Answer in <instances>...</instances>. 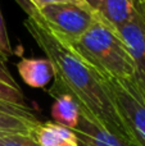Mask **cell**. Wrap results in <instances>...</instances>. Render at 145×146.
Listing matches in <instances>:
<instances>
[{
  "mask_svg": "<svg viewBox=\"0 0 145 146\" xmlns=\"http://www.w3.org/2000/svg\"><path fill=\"white\" fill-rule=\"evenodd\" d=\"M39 123V119L26 118L0 109V137L13 133H32L33 128Z\"/></svg>",
  "mask_w": 145,
  "mask_h": 146,
  "instance_id": "obj_12",
  "label": "cell"
},
{
  "mask_svg": "<svg viewBox=\"0 0 145 146\" xmlns=\"http://www.w3.org/2000/svg\"><path fill=\"white\" fill-rule=\"evenodd\" d=\"M0 109H3V110H7V111H12V113H15V114H19V115L26 117V118L37 119L35 117V114L31 111V109H21V108H17V106L10 105V104L3 103V101H0Z\"/></svg>",
  "mask_w": 145,
  "mask_h": 146,
  "instance_id": "obj_16",
  "label": "cell"
},
{
  "mask_svg": "<svg viewBox=\"0 0 145 146\" xmlns=\"http://www.w3.org/2000/svg\"><path fill=\"white\" fill-rule=\"evenodd\" d=\"M118 32L127 44L135 62L136 73L134 77L145 88V3L136 1V15Z\"/></svg>",
  "mask_w": 145,
  "mask_h": 146,
  "instance_id": "obj_5",
  "label": "cell"
},
{
  "mask_svg": "<svg viewBox=\"0 0 145 146\" xmlns=\"http://www.w3.org/2000/svg\"><path fill=\"white\" fill-rule=\"evenodd\" d=\"M99 14L110 26L120 31L136 15V0H102Z\"/></svg>",
  "mask_w": 145,
  "mask_h": 146,
  "instance_id": "obj_9",
  "label": "cell"
},
{
  "mask_svg": "<svg viewBox=\"0 0 145 146\" xmlns=\"http://www.w3.org/2000/svg\"><path fill=\"white\" fill-rule=\"evenodd\" d=\"M7 60H8V56H5L4 54H3L1 51H0V62H4V63H5Z\"/></svg>",
  "mask_w": 145,
  "mask_h": 146,
  "instance_id": "obj_18",
  "label": "cell"
},
{
  "mask_svg": "<svg viewBox=\"0 0 145 146\" xmlns=\"http://www.w3.org/2000/svg\"><path fill=\"white\" fill-rule=\"evenodd\" d=\"M72 131L77 137L78 146H131L84 114H80L78 123Z\"/></svg>",
  "mask_w": 145,
  "mask_h": 146,
  "instance_id": "obj_6",
  "label": "cell"
},
{
  "mask_svg": "<svg viewBox=\"0 0 145 146\" xmlns=\"http://www.w3.org/2000/svg\"><path fill=\"white\" fill-rule=\"evenodd\" d=\"M71 41V40H69ZM72 45L92 66L117 78H132L135 62L121 33L100 17Z\"/></svg>",
  "mask_w": 145,
  "mask_h": 146,
  "instance_id": "obj_2",
  "label": "cell"
},
{
  "mask_svg": "<svg viewBox=\"0 0 145 146\" xmlns=\"http://www.w3.org/2000/svg\"><path fill=\"white\" fill-rule=\"evenodd\" d=\"M26 3L33 7L35 9H41L43 7L49 4H57V3H78V4H86V0H25ZM89 4V3H87Z\"/></svg>",
  "mask_w": 145,
  "mask_h": 146,
  "instance_id": "obj_15",
  "label": "cell"
},
{
  "mask_svg": "<svg viewBox=\"0 0 145 146\" xmlns=\"http://www.w3.org/2000/svg\"><path fill=\"white\" fill-rule=\"evenodd\" d=\"M32 136L40 146H78L77 137L72 129L54 122H40L33 128Z\"/></svg>",
  "mask_w": 145,
  "mask_h": 146,
  "instance_id": "obj_8",
  "label": "cell"
},
{
  "mask_svg": "<svg viewBox=\"0 0 145 146\" xmlns=\"http://www.w3.org/2000/svg\"><path fill=\"white\" fill-rule=\"evenodd\" d=\"M27 15L40 18L46 26L53 28L68 40L74 41L81 37L102 15L89 4L78 3H57L35 9L25 0H15Z\"/></svg>",
  "mask_w": 145,
  "mask_h": 146,
  "instance_id": "obj_3",
  "label": "cell"
},
{
  "mask_svg": "<svg viewBox=\"0 0 145 146\" xmlns=\"http://www.w3.org/2000/svg\"><path fill=\"white\" fill-rule=\"evenodd\" d=\"M17 71L23 82L33 88H44L54 77L53 67L46 58H23L17 63Z\"/></svg>",
  "mask_w": 145,
  "mask_h": 146,
  "instance_id": "obj_7",
  "label": "cell"
},
{
  "mask_svg": "<svg viewBox=\"0 0 145 146\" xmlns=\"http://www.w3.org/2000/svg\"><path fill=\"white\" fill-rule=\"evenodd\" d=\"M138 3H145V0H136Z\"/></svg>",
  "mask_w": 145,
  "mask_h": 146,
  "instance_id": "obj_19",
  "label": "cell"
},
{
  "mask_svg": "<svg viewBox=\"0 0 145 146\" xmlns=\"http://www.w3.org/2000/svg\"><path fill=\"white\" fill-rule=\"evenodd\" d=\"M86 1L89 3L90 7H92L95 10H98L99 9V5H100V1H102V0H86Z\"/></svg>",
  "mask_w": 145,
  "mask_h": 146,
  "instance_id": "obj_17",
  "label": "cell"
},
{
  "mask_svg": "<svg viewBox=\"0 0 145 146\" xmlns=\"http://www.w3.org/2000/svg\"><path fill=\"white\" fill-rule=\"evenodd\" d=\"M23 25L53 67L55 80L50 95L55 98L69 95L78 105L80 114L89 117L131 146H136L98 69L76 50L68 38L46 26L40 18L27 15Z\"/></svg>",
  "mask_w": 145,
  "mask_h": 146,
  "instance_id": "obj_1",
  "label": "cell"
},
{
  "mask_svg": "<svg viewBox=\"0 0 145 146\" xmlns=\"http://www.w3.org/2000/svg\"><path fill=\"white\" fill-rule=\"evenodd\" d=\"M51 117L54 123L73 129L80 119L78 105L69 95H61L55 98V101L51 106Z\"/></svg>",
  "mask_w": 145,
  "mask_h": 146,
  "instance_id": "obj_11",
  "label": "cell"
},
{
  "mask_svg": "<svg viewBox=\"0 0 145 146\" xmlns=\"http://www.w3.org/2000/svg\"><path fill=\"white\" fill-rule=\"evenodd\" d=\"M0 146H40L32 133H13L0 137Z\"/></svg>",
  "mask_w": 145,
  "mask_h": 146,
  "instance_id": "obj_13",
  "label": "cell"
},
{
  "mask_svg": "<svg viewBox=\"0 0 145 146\" xmlns=\"http://www.w3.org/2000/svg\"><path fill=\"white\" fill-rule=\"evenodd\" d=\"M0 51L5 56H8V58L10 55H13V49H12V45H10L9 36H8L7 26H5L1 9H0Z\"/></svg>",
  "mask_w": 145,
  "mask_h": 146,
  "instance_id": "obj_14",
  "label": "cell"
},
{
  "mask_svg": "<svg viewBox=\"0 0 145 146\" xmlns=\"http://www.w3.org/2000/svg\"><path fill=\"white\" fill-rule=\"evenodd\" d=\"M95 68L117 103L135 145L145 146V88L135 77L117 78Z\"/></svg>",
  "mask_w": 145,
  "mask_h": 146,
  "instance_id": "obj_4",
  "label": "cell"
},
{
  "mask_svg": "<svg viewBox=\"0 0 145 146\" xmlns=\"http://www.w3.org/2000/svg\"><path fill=\"white\" fill-rule=\"evenodd\" d=\"M0 101L21 109H30L22 88L8 71L4 62H0Z\"/></svg>",
  "mask_w": 145,
  "mask_h": 146,
  "instance_id": "obj_10",
  "label": "cell"
}]
</instances>
